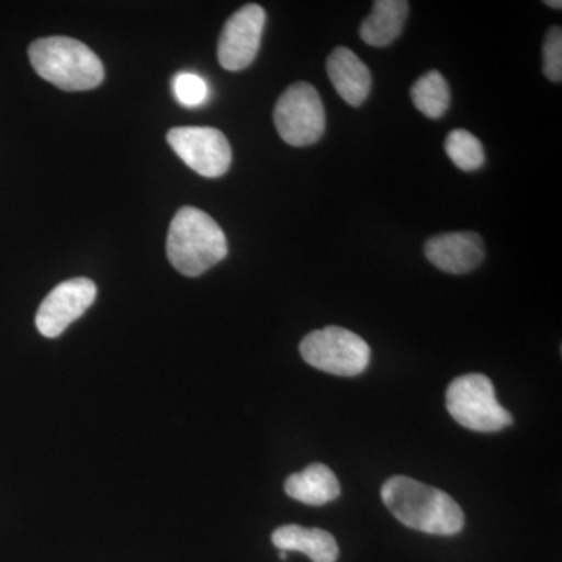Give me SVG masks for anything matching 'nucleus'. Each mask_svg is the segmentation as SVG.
<instances>
[{
    "label": "nucleus",
    "mask_w": 562,
    "mask_h": 562,
    "mask_svg": "<svg viewBox=\"0 0 562 562\" xmlns=\"http://www.w3.org/2000/svg\"><path fill=\"white\" fill-rule=\"evenodd\" d=\"M382 501L398 522L416 531L453 536L464 527V513L449 494L409 476L387 480Z\"/></svg>",
    "instance_id": "obj_1"
},
{
    "label": "nucleus",
    "mask_w": 562,
    "mask_h": 562,
    "mask_svg": "<svg viewBox=\"0 0 562 562\" xmlns=\"http://www.w3.org/2000/svg\"><path fill=\"white\" fill-rule=\"evenodd\" d=\"M166 251L177 271L199 277L227 257L228 243L210 214L194 206H183L169 227Z\"/></svg>",
    "instance_id": "obj_2"
},
{
    "label": "nucleus",
    "mask_w": 562,
    "mask_h": 562,
    "mask_svg": "<svg viewBox=\"0 0 562 562\" xmlns=\"http://www.w3.org/2000/svg\"><path fill=\"white\" fill-rule=\"evenodd\" d=\"M29 58L40 77L65 91L94 90L105 77L101 58L87 44L69 36L33 41Z\"/></svg>",
    "instance_id": "obj_3"
},
{
    "label": "nucleus",
    "mask_w": 562,
    "mask_h": 562,
    "mask_svg": "<svg viewBox=\"0 0 562 562\" xmlns=\"http://www.w3.org/2000/svg\"><path fill=\"white\" fill-rule=\"evenodd\" d=\"M446 405L453 420L468 430L495 432L513 424V416L495 397L494 384L483 373L458 376L447 387Z\"/></svg>",
    "instance_id": "obj_4"
},
{
    "label": "nucleus",
    "mask_w": 562,
    "mask_h": 562,
    "mask_svg": "<svg viewBox=\"0 0 562 562\" xmlns=\"http://www.w3.org/2000/svg\"><path fill=\"white\" fill-rule=\"evenodd\" d=\"M303 361L338 376H357L371 362V347L357 333L327 327L306 335L301 342Z\"/></svg>",
    "instance_id": "obj_5"
},
{
    "label": "nucleus",
    "mask_w": 562,
    "mask_h": 562,
    "mask_svg": "<svg viewBox=\"0 0 562 562\" xmlns=\"http://www.w3.org/2000/svg\"><path fill=\"white\" fill-rule=\"evenodd\" d=\"M277 132L294 147L312 146L325 132V109L319 92L306 81L291 85L273 110Z\"/></svg>",
    "instance_id": "obj_6"
},
{
    "label": "nucleus",
    "mask_w": 562,
    "mask_h": 562,
    "mask_svg": "<svg viewBox=\"0 0 562 562\" xmlns=\"http://www.w3.org/2000/svg\"><path fill=\"white\" fill-rule=\"evenodd\" d=\"M168 143L188 168L206 179H217L231 169V143L217 128H171Z\"/></svg>",
    "instance_id": "obj_7"
},
{
    "label": "nucleus",
    "mask_w": 562,
    "mask_h": 562,
    "mask_svg": "<svg viewBox=\"0 0 562 562\" xmlns=\"http://www.w3.org/2000/svg\"><path fill=\"white\" fill-rule=\"evenodd\" d=\"M266 11L257 3L243 7L228 18L217 43V60L227 70L249 68L260 50Z\"/></svg>",
    "instance_id": "obj_8"
},
{
    "label": "nucleus",
    "mask_w": 562,
    "mask_h": 562,
    "mask_svg": "<svg viewBox=\"0 0 562 562\" xmlns=\"http://www.w3.org/2000/svg\"><path fill=\"white\" fill-rule=\"evenodd\" d=\"M98 288L90 279L63 281L49 292L38 313L36 328L46 338H57L94 303Z\"/></svg>",
    "instance_id": "obj_9"
},
{
    "label": "nucleus",
    "mask_w": 562,
    "mask_h": 562,
    "mask_svg": "<svg viewBox=\"0 0 562 562\" xmlns=\"http://www.w3.org/2000/svg\"><path fill=\"white\" fill-rule=\"evenodd\" d=\"M425 257L439 271L461 276L482 265L483 239L473 232L443 233L428 239Z\"/></svg>",
    "instance_id": "obj_10"
},
{
    "label": "nucleus",
    "mask_w": 562,
    "mask_h": 562,
    "mask_svg": "<svg viewBox=\"0 0 562 562\" xmlns=\"http://www.w3.org/2000/svg\"><path fill=\"white\" fill-rule=\"evenodd\" d=\"M327 74L336 92L351 106H360L372 87L371 70L347 47L331 52Z\"/></svg>",
    "instance_id": "obj_11"
},
{
    "label": "nucleus",
    "mask_w": 562,
    "mask_h": 562,
    "mask_svg": "<svg viewBox=\"0 0 562 562\" xmlns=\"http://www.w3.org/2000/svg\"><path fill=\"white\" fill-rule=\"evenodd\" d=\"M272 543L280 552H301L313 562H336L339 547L330 532L301 525H283L272 535Z\"/></svg>",
    "instance_id": "obj_12"
},
{
    "label": "nucleus",
    "mask_w": 562,
    "mask_h": 562,
    "mask_svg": "<svg viewBox=\"0 0 562 562\" xmlns=\"http://www.w3.org/2000/svg\"><path fill=\"white\" fill-rule=\"evenodd\" d=\"M284 491L294 501L308 506H324L341 495V484L330 468L314 462L302 472L292 473L284 482Z\"/></svg>",
    "instance_id": "obj_13"
},
{
    "label": "nucleus",
    "mask_w": 562,
    "mask_h": 562,
    "mask_svg": "<svg viewBox=\"0 0 562 562\" xmlns=\"http://www.w3.org/2000/svg\"><path fill=\"white\" fill-rule=\"evenodd\" d=\"M408 11L405 0H376L372 13L362 21L361 40L373 47L390 46L401 36Z\"/></svg>",
    "instance_id": "obj_14"
},
{
    "label": "nucleus",
    "mask_w": 562,
    "mask_h": 562,
    "mask_svg": "<svg viewBox=\"0 0 562 562\" xmlns=\"http://www.w3.org/2000/svg\"><path fill=\"white\" fill-rule=\"evenodd\" d=\"M414 106L430 120H439L450 105V88L439 70L424 74L412 88Z\"/></svg>",
    "instance_id": "obj_15"
},
{
    "label": "nucleus",
    "mask_w": 562,
    "mask_h": 562,
    "mask_svg": "<svg viewBox=\"0 0 562 562\" xmlns=\"http://www.w3.org/2000/svg\"><path fill=\"white\" fill-rule=\"evenodd\" d=\"M446 151L461 171L471 172L484 165L482 140L468 131H453L446 139Z\"/></svg>",
    "instance_id": "obj_16"
},
{
    "label": "nucleus",
    "mask_w": 562,
    "mask_h": 562,
    "mask_svg": "<svg viewBox=\"0 0 562 562\" xmlns=\"http://www.w3.org/2000/svg\"><path fill=\"white\" fill-rule=\"evenodd\" d=\"M173 94L177 101L187 109H195L201 106L209 99V85L198 74L180 72L173 77L172 81Z\"/></svg>",
    "instance_id": "obj_17"
},
{
    "label": "nucleus",
    "mask_w": 562,
    "mask_h": 562,
    "mask_svg": "<svg viewBox=\"0 0 562 562\" xmlns=\"http://www.w3.org/2000/svg\"><path fill=\"white\" fill-rule=\"evenodd\" d=\"M543 74L553 83L562 80V31L561 27H552L547 33L542 47Z\"/></svg>",
    "instance_id": "obj_18"
},
{
    "label": "nucleus",
    "mask_w": 562,
    "mask_h": 562,
    "mask_svg": "<svg viewBox=\"0 0 562 562\" xmlns=\"http://www.w3.org/2000/svg\"><path fill=\"white\" fill-rule=\"evenodd\" d=\"M546 5L552 7V9L561 10L562 3L561 2H550V0H547Z\"/></svg>",
    "instance_id": "obj_19"
},
{
    "label": "nucleus",
    "mask_w": 562,
    "mask_h": 562,
    "mask_svg": "<svg viewBox=\"0 0 562 562\" xmlns=\"http://www.w3.org/2000/svg\"><path fill=\"white\" fill-rule=\"evenodd\" d=\"M288 553L286 552H280V560H286Z\"/></svg>",
    "instance_id": "obj_20"
}]
</instances>
